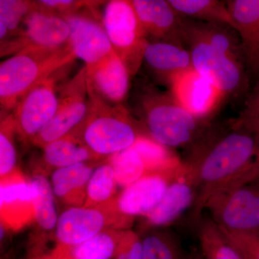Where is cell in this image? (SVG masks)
Segmentation results:
<instances>
[{
	"instance_id": "obj_11",
	"label": "cell",
	"mask_w": 259,
	"mask_h": 259,
	"mask_svg": "<svg viewBox=\"0 0 259 259\" xmlns=\"http://www.w3.org/2000/svg\"><path fill=\"white\" fill-rule=\"evenodd\" d=\"M25 29L14 40L1 44V56L28 47L59 49L67 45L69 26L64 17L37 8L24 20Z\"/></svg>"
},
{
	"instance_id": "obj_1",
	"label": "cell",
	"mask_w": 259,
	"mask_h": 259,
	"mask_svg": "<svg viewBox=\"0 0 259 259\" xmlns=\"http://www.w3.org/2000/svg\"><path fill=\"white\" fill-rule=\"evenodd\" d=\"M187 163L197 186L191 219L199 223L212 194L231 185L259 180V137L234 120L223 132L203 139Z\"/></svg>"
},
{
	"instance_id": "obj_10",
	"label": "cell",
	"mask_w": 259,
	"mask_h": 259,
	"mask_svg": "<svg viewBox=\"0 0 259 259\" xmlns=\"http://www.w3.org/2000/svg\"><path fill=\"white\" fill-rule=\"evenodd\" d=\"M57 72L36 85L13 110L16 132L23 139L32 141L55 115L59 98L56 93Z\"/></svg>"
},
{
	"instance_id": "obj_23",
	"label": "cell",
	"mask_w": 259,
	"mask_h": 259,
	"mask_svg": "<svg viewBox=\"0 0 259 259\" xmlns=\"http://www.w3.org/2000/svg\"><path fill=\"white\" fill-rule=\"evenodd\" d=\"M180 17L202 20L204 23L226 25L234 29L226 1L219 0H168Z\"/></svg>"
},
{
	"instance_id": "obj_17",
	"label": "cell",
	"mask_w": 259,
	"mask_h": 259,
	"mask_svg": "<svg viewBox=\"0 0 259 259\" xmlns=\"http://www.w3.org/2000/svg\"><path fill=\"white\" fill-rule=\"evenodd\" d=\"M132 4L147 38L184 41L183 20L168 0H134Z\"/></svg>"
},
{
	"instance_id": "obj_20",
	"label": "cell",
	"mask_w": 259,
	"mask_h": 259,
	"mask_svg": "<svg viewBox=\"0 0 259 259\" xmlns=\"http://www.w3.org/2000/svg\"><path fill=\"white\" fill-rule=\"evenodd\" d=\"M144 61L168 83L177 75L193 67L190 51L180 41L148 42Z\"/></svg>"
},
{
	"instance_id": "obj_18",
	"label": "cell",
	"mask_w": 259,
	"mask_h": 259,
	"mask_svg": "<svg viewBox=\"0 0 259 259\" xmlns=\"http://www.w3.org/2000/svg\"><path fill=\"white\" fill-rule=\"evenodd\" d=\"M0 210L2 223L13 230L35 220L31 186L18 170L1 180Z\"/></svg>"
},
{
	"instance_id": "obj_21",
	"label": "cell",
	"mask_w": 259,
	"mask_h": 259,
	"mask_svg": "<svg viewBox=\"0 0 259 259\" xmlns=\"http://www.w3.org/2000/svg\"><path fill=\"white\" fill-rule=\"evenodd\" d=\"M95 171L86 163L56 168L51 177V186L55 196L72 207H83L87 197L89 181Z\"/></svg>"
},
{
	"instance_id": "obj_22",
	"label": "cell",
	"mask_w": 259,
	"mask_h": 259,
	"mask_svg": "<svg viewBox=\"0 0 259 259\" xmlns=\"http://www.w3.org/2000/svg\"><path fill=\"white\" fill-rule=\"evenodd\" d=\"M42 148L44 160L49 166L56 168L102 158L91 151L79 136L74 134H68Z\"/></svg>"
},
{
	"instance_id": "obj_14",
	"label": "cell",
	"mask_w": 259,
	"mask_h": 259,
	"mask_svg": "<svg viewBox=\"0 0 259 259\" xmlns=\"http://www.w3.org/2000/svg\"><path fill=\"white\" fill-rule=\"evenodd\" d=\"M197 196V186L192 169L183 163L174 173L166 192L160 202L145 215L151 226H163L180 217L187 209L192 208Z\"/></svg>"
},
{
	"instance_id": "obj_7",
	"label": "cell",
	"mask_w": 259,
	"mask_h": 259,
	"mask_svg": "<svg viewBox=\"0 0 259 259\" xmlns=\"http://www.w3.org/2000/svg\"><path fill=\"white\" fill-rule=\"evenodd\" d=\"M183 39L187 42L192 66L225 95L238 93L247 84L243 61L236 60L196 35L183 20Z\"/></svg>"
},
{
	"instance_id": "obj_28",
	"label": "cell",
	"mask_w": 259,
	"mask_h": 259,
	"mask_svg": "<svg viewBox=\"0 0 259 259\" xmlns=\"http://www.w3.org/2000/svg\"><path fill=\"white\" fill-rule=\"evenodd\" d=\"M107 158V162L111 164L115 172L117 186L123 189L148 174L142 158L134 148H127Z\"/></svg>"
},
{
	"instance_id": "obj_29",
	"label": "cell",
	"mask_w": 259,
	"mask_h": 259,
	"mask_svg": "<svg viewBox=\"0 0 259 259\" xmlns=\"http://www.w3.org/2000/svg\"><path fill=\"white\" fill-rule=\"evenodd\" d=\"M143 259H185L177 237L165 232L154 233L142 240Z\"/></svg>"
},
{
	"instance_id": "obj_4",
	"label": "cell",
	"mask_w": 259,
	"mask_h": 259,
	"mask_svg": "<svg viewBox=\"0 0 259 259\" xmlns=\"http://www.w3.org/2000/svg\"><path fill=\"white\" fill-rule=\"evenodd\" d=\"M143 101L145 122L151 139L167 148L186 146L202 130L198 120L171 93H151Z\"/></svg>"
},
{
	"instance_id": "obj_13",
	"label": "cell",
	"mask_w": 259,
	"mask_h": 259,
	"mask_svg": "<svg viewBox=\"0 0 259 259\" xmlns=\"http://www.w3.org/2000/svg\"><path fill=\"white\" fill-rule=\"evenodd\" d=\"M69 26L68 46L75 57L90 67L114 52L102 24L88 15L74 14L64 17Z\"/></svg>"
},
{
	"instance_id": "obj_3",
	"label": "cell",
	"mask_w": 259,
	"mask_h": 259,
	"mask_svg": "<svg viewBox=\"0 0 259 259\" xmlns=\"http://www.w3.org/2000/svg\"><path fill=\"white\" fill-rule=\"evenodd\" d=\"M88 92V115L71 134L79 136L91 151L101 158L132 147L139 135L125 107L110 105Z\"/></svg>"
},
{
	"instance_id": "obj_6",
	"label": "cell",
	"mask_w": 259,
	"mask_h": 259,
	"mask_svg": "<svg viewBox=\"0 0 259 259\" xmlns=\"http://www.w3.org/2000/svg\"><path fill=\"white\" fill-rule=\"evenodd\" d=\"M204 209L232 231H259V180L233 185L212 194Z\"/></svg>"
},
{
	"instance_id": "obj_32",
	"label": "cell",
	"mask_w": 259,
	"mask_h": 259,
	"mask_svg": "<svg viewBox=\"0 0 259 259\" xmlns=\"http://www.w3.org/2000/svg\"><path fill=\"white\" fill-rule=\"evenodd\" d=\"M220 227L243 258L259 259V231H232Z\"/></svg>"
},
{
	"instance_id": "obj_15",
	"label": "cell",
	"mask_w": 259,
	"mask_h": 259,
	"mask_svg": "<svg viewBox=\"0 0 259 259\" xmlns=\"http://www.w3.org/2000/svg\"><path fill=\"white\" fill-rule=\"evenodd\" d=\"M177 168L169 171L146 174L125 187L113 201L116 211L128 219L134 216L146 215L163 197Z\"/></svg>"
},
{
	"instance_id": "obj_19",
	"label": "cell",
	"mask_w": 259,
	"mask_h": 259,
	"mask_svg": "<svg viewBox=\"0 0 259 259\" xmlns=\"http://www.w3.org/2000/svg\"><path fill=\"white\" fill-rule=\"evenodd\" d=\"M239 34L245 66L259 78V0L226 1Z\"/></svg>"
},
{
	"instance_id": "obj_2",
	"label": "cell",
	"mask_w": 259,
	"mask_h": 259,
	"mask_svg": "<svg viewBox=\"0 0 259 259\" xmlns=\"http://www.w3.org/2000/svg\"><path fill=\"white\" fill-rule=\"evenodd\" d=\"M76 59L69 46L59 49L28 47L0 64V104L5 111L15 107L39 83Z\"/></svg>"
},
{
	"instance_id": "obj_34",
	"label": "cell",
	"mask_w": 259,
	"mask_h": 259,
	"mask_svg": "<svg viewBox=\"0 0 259 259\" xmlns=\"http://www.w3.org/2000/svg\"><path fill=\"white\" fill-rule=\"evenodd\" d=\"M89 2L71 1V0H42L37 1V4L39 8L54 13V14L60 15L61 17L74 14L77 13L83 5L90 4Z\"/></svg>"
},
{
	"instance_id": "obj_33",
	"label": "cell",
	"mask_w": 259,
	"mask_h": 259,
	"mask_svg": "<svg viewBox=\"0 0 259 259\" xmlns=\"http://www.w3.org/2000/svg\"><path fill=\"white\" fill-rule=\"evenodd\" d=\"M236 120L259 137V80Z\"/></svg>"
},
{
	"instance_id": "obj_9",
	"label": "cell",
	"mask_w": 259,
	"mask_h": 259,
	"mask_svg": "<svg viewBox=\"0 0 259 259\" xmlns=\"http://www.w3.org/2000/svg\"><path fill=\"white\" fill-rule=\"evenodd\" d=\"M130 221L116 211L113 204L103 207H71L58 219L56 237L61 247H73L91 239L112 224H120L117 218Z\"/></svg>"
},
{
	"instance_id": "obj_12",
	"label": "cell",
	"mask_w": 259,
	"mask_h": 259,
	"mask_svg": "<svg viewBox=\"0 0 259 259\" xmlns=\"http://www.w3.org/2000/svg\"><path fill=\"white\" fill-rule=\"evenodd\" d=\"M171 95L187 112L204 120L219 106L225 95L193 67L168 83Z\"/></svg>"
},
{
	"instance_id": "obj_16",
	"label": "cell",
	"mask_w": 259,
	"mask_h": 259,
	"mask_svg": "<svg viewBox=\"0 0 259 259\" xmlns=\"http://www.w3.org/2000/svg\"><path fill=\"white\" fill-rule=\"evenodd\" d=\"M85 69L89 91L112 105H121L125 101L131 74L115 51Z\"/></svg>"
},
{
	"instance_id": "obj_35",
	"label": "cell",
	"mask_w": 259,
	"mask_h": 259,
	"mask_svg": "<svg viewBox=\"0 0 259 259\" xmlns=\"http://www.w3.org/2000/svg\"><path fill=\"white\" fill-rule=\"evenodd\" d=\"M115 259H143L142 240L132 231H125Z\"/></svg>"
},
{
	"instance_id": "obj_5",
	"label": "cell",
	"mask_w": 259,
	"mask_h": 259,
	"mask_svg": "<svg viewBox=\"0 0 259 259\" xmlns=\"http://www.w3.org/2000/svg\"><path fill=\"white\" fill-rule=\"evenodd\" d=\"M102 25L115 54L125 64L131 76L136 74L149 42L132 1L112 0L107 3Z\"/></svg>"
},
{
	"instance_id": "obj_36",
	"label": "cell",
	"mask_w": 259,
	"mask_h": 259,
	"mask_svg": "<svg viewBox=\"0 0 259 259\" xmlns=\"http://www.w3.org/2000/svg\"><path fill=\"white\" fill-rule=\"evenodd\" d=\"M194 259H202V258H198V257H197V258H195Z\"/></svg>"
},
{
	"instance_id": "obj_31",
	"label": "cell",
	"mask_w": 259,
	"mask_h": 259,
	"mask_svg": "<svg viewBox=\"0 0 259 259\" xmlns=\"http://www.w3.org/2000/svg\"><path fill=\"white\" fill-rule=\"evenodd\" d=\"M37 8V2L23 0L0 1V24L8 29L9 35H15L20 24Z\"/></svg>"
},
{
	"instance_id": "obj_27",
	"label": "cell",
	"mask_w": 259,
	"mask_h": 259,
	"mask_svg": "<svg viewBox=\"0 0 259 259\" xmlns=\"http://www.w3.org/2000/svg\"><path fill=\"white\" fill-rule=\"evenodd\" d=\"M132 148L142 158L147 173L171 171L182 163L170 152L168 148L151 138L139 136Z\"/></svg>"
},
{
	"instance_id": "obj_24",
	"label": "cell",
	"mask_w": 259,
	"mask_h": 259,
	"mask_svg": "<svg viewBox=\"0 0 259 259\" xmlns=\"http://www.w3.org/2000/svg\"><path fill=\"white\" fill-rule=\"evenodd\" d=\"M198 237L204 259H244L211 218H201Z\"/></svg>"
},
{
	"instance_id": "obj_26",
	"label": "cell",
	"mask_w": 259,
	"mask_h": 259,
	"mask_svg": "<svg viewBox=\"0 0 259 259\" xmlns=\"http://www.w3.org/2000/svg\"><path fill=\"white\" fill-rule=\"evenodd\" d=\"M117 187L113 168L107 161L95 168L89 181L83 207H100L111 203Z\"/></svg>"
},
{
	"instance_id": "obj_25",
	"label": "cell",
	"mask_w": 259,
	"mask_h": 259,
	"mask_svg": "<svg viewBox=\"0 0 259 259\" xmlns=\"http://www.w3.org/2000/svg\"><path fill=\"white\" fill-rule=\"evenodd\" d=\"M35 221L46 231L56 228L59 217L56 209L52 186L44 175L37 174L30 181Z\"/></svg>"
},
{
	"instance_id": "obj_8",
	"label": "cell",
	"mask_w": 259,
	"mask_h": 259,
	"mask_svg": "<svg viewBox=\"0 0 259 259\" xmlns=\"http://www.w3.org/2000/svg\"><path fill=\"white\" fill-rule=\"evenodd\" d=\"M89 108L90 95L84 66L61 88L55 115L32 142L44 147L71 134L84 120Z\"/></svg>"
},
{
	"instance_id": "obj_30",
	"label": "cell",
	"mask_w": 259,
	"mask_h": 259,
	"mask_svg": "<svg viewBox=\"0 0 259 259\" xmlns=\"http://www.w3.org/2000/svg\"><path fill=\"white\" fill-rule=\"evenodd\" d=\"M16 132L12 114L1 120L0 131V177H9L17 171V151L13 135Z\"/></svg>"
}]
</instances>
